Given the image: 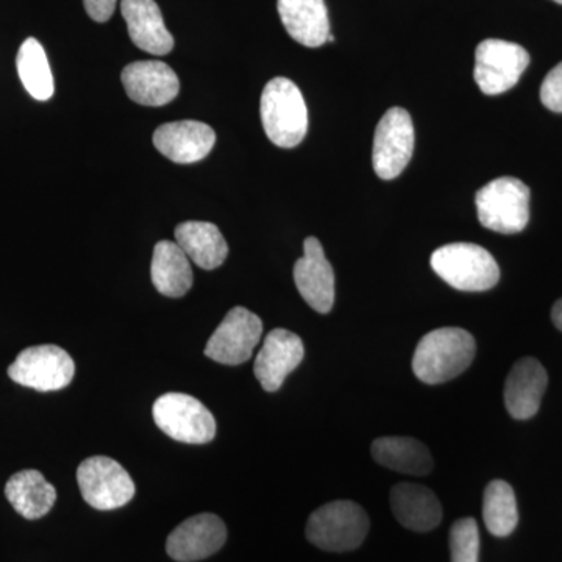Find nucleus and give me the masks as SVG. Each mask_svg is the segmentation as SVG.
Here are the masks:
<instances>
[{
    "label": "nucleus",
    "mask_w": 562,
    "mask_h": 562,
    "mask_svg": "<svg viewBox=\"0 0 562 562\" xmlns=\"http://www.w3.org/2000/svg\"><path fill=\"white\" fill-rule=\"evenodd\" d=\"M476 353L475 338L458 327L427 333L417 344L413 372L420 382L441 384L468 371Z\"/></svg>",
    "instance_id": "nucleus-1"
},
{
    "label": "nucleus",
    "mask_w": 562,
    "mask_h": 562,
    "mask_svg": "<svg viewBox=\"0 0 562 562\" xmlns=\"http://www.w3.org/2000/svg\"><path fill=\"white\" fill-rule=\"evenodd\" d=\"M261 122L266 135L281 149H292L308 132V109L297 85L276 77L261 94Z\"/></svg>",
    "instance_id": "nucleus-2"
},
{
    "label": "nucleus",
    "mask_w": 562,
    "mask_h": 562,
    "mask_svg": "<svg viewBox=\"0 0 562 562\" xmlns=\"http://www.w3.org/2000/svg\"><path fill=\"white\" fill-rule=\"evenodd\" d=\"M432 271L458 291L492 290L501 280V268L490 251L471 243H453L431 255Z\"/></svg>",
    "instance_id": "nucleus-3"
},
{
    "label": "nucleus",
    "mask_w": 562,
    "mask_h": 562,
    "mask_svg": "<svg viewBox=\"0 0 562 562\" xmlns=\"http://www.w3.org/2000/svg\"><path fill=\"white\" fill-rule=\"evenodd\" d=\"M371 528L368 513L358 503H325L310 516L306 539L325 552H350L364 542Z\"/></svg>",
    "instance_id": "nucleus-4"
},
{
    "label": "nucleus",
    "mask_w": 562,
    "mask_h": 562,
    "mask_svg": "<svg viewBox=\"0 0 562 562\" xmlns=\"http://www.w3.org/2000/svg\"><path fill=\"white\" fill-rule=\"evenodd\" d=\"M476 213L483 227L502 235L525 231L530 221V188L516 177H501L476 192Z\"/></svg>",
    "instance_id": "nucleus-5"
},
{
    "label": "nucleus",
    "mask_w": 562,
    "mask_h": 562,
    "mask_svg": "<svg viewBox=\"0 0 562 562\" xmlns=\"http://www.w3.org/2000/svg\"><path fill=\"white\" fill-rule=\"evenodd\" d=\"M157 427L173 441L209 443L216 436V419L205 405L183 392H168L154 403Z\"/></svg>",
    "instance_id": "nucleus-6"
},
{
    "label": "nucleus",
    "mask_w": 562,
    "mask_h": 562,
    "mask_svg": "<svg viewBox=\"0 0 562 562\" xmlns=\"http://www.w3.org/2000/svg\"><path fill=\"white\" fill-rule=\"evenodd\" d=\"M85 502L99 512L122 508L135 497L136 486L120 462L106 457H92L77 469Z\"/></svg>",
    "instance_id": "nucleus-7"
},
{
    "label": "nucleus",
    "mask_w": 562,
    "mask_h": 562,
    "mask_svg": "<svg viewBox=\"0 0 562 562\" xmlns=\"http://www.w3.org/2000/svg\"><path fill=\"white\" fill-rule=\"evenodd\" d=\"M10 379L41 392L60 391L76 375V362L61 347L35 346L22 350L9 368Z\"/></svg>",
    "instance_id": "nucleus-8"
},
{
    "label": "nucleus",
    "mask_w": 562,
    "mask_h": 562,
    "mask_svg": "<svg viewBox=\"0 0 562 562\" xmlns=\"http://www.w3.org/2000/svg\"><path fill=\"white\" fill-rule=\"evenodd\" d=\"M528 65L530 55L519 44L486 40L476 47L473 77L484 94L498 95L516 87Z\"/></svg>",
    "instance_id": "nucleus-9"
},
{
    "label": "nucleus",
    "mask_w": 562,
    "mask_h": 562,
    "mask_svg": "<svg viewBox=\"0 0 562 562\" xmlns=\"http://www.w3.org/2000/svg\"><path fill=\"white\" fill-rule=\"evenodd\" d=\"M413 151L414 125L408 111L398 106L387 110L373 136V171L380 179H395L405 171Z\"/></svg>",
    "instance_id": "nucleus-10"
},
{
    "label": "nucleus",
    "mask_w": 562,
    "mask_h": 562,
    "mask_svg": "<svg viewBox=\"0 0 562 562\" xmlns=\"http://www.w3.org/2000/svg\"><path fill=\"white\" fill-rule=\"evenodd\" d=\"M262 322L243 306L231 310L205 346L211 360L225 366H239L250 360L261 341Z\"/></svg>",
    "instance_id": "nucleus-11"
},
{
    "label": "nucleus",
    "mask_w": 562,
    "mask_h": 562,
    "mask_svg": "<svg viewBox=\"0 0 562 562\" xmlns=\"http://www.w3.org/2000/svg\"><path fill=\"white\" fill-rule=\"evenodd\" d=\"M225 541L227 527L221 517L203 513L184 520L169 535L166 552L173 561H202L220 552Z\"/></svg>",
    "instance_id": "nucleus-12"
},
{
    "label": "nucleus",
    "mask_w": 562,
    "mask_h": 562,
    "mask_svg": "<svg viewBox=\"0 0 562 562\" xmlns=\"http://www.w3.org/2000/svg\"><path fill=\"white\" fill-rule=\"evenodd\" d=\"M294 281L303 301L314 312L328 314L335 305V272L319 239L310 236L303 243V257L294 266Z\"/></svg>",
    "instance_id": "nucleus-13"
},
{
    "label": "nucleus",
    "mask_w": 562,
    "mask_h": 562,
    "mask_svg": "<svg viewBox=\"0 0 562 562\" xmlns=\"http://www.w3.org/2000/svg\"><path fill=\"white\" fill-rule=\"evenodd\" d=\"M305 347L295 333L276 328L266 336L255 360L254 372L262 390L277 392L286 376L301 366Z\"/></svg>",
    "instance_id": "nucleus-14"
},
{
    "label": "nucleus",
    "mask_w": 562,
    "mask_h": 562,
    "mask_svg": "<svg viewBox=\"0 0 562 562\" xmlns=\"http://www.w3.org/2000/svg\"><path fill=\"white\" fill-rule=\"evenodd\" d=\"M122 85L133 102L144 106H162L179 95L180 80L171 66L149 60L125 66Z\"/></svg>",
    "instance_id": "nucleus-15"
},
{
    "label": "nucleus",
    "mask_w": 562,
    "mask_h": 562,
    "mask_svg": "<svg viewBox=\"0 0 562 562\" xmlns=\"http://www.w3.org/2000/svg\"><path fill=\"white\" fill-rule=\"evenodd\" d=\"M216 143V133L205 122L177 121L162 124L154 133V146L179 165L203 160Z\"/></svg>",
    "instance_id": "nucleus-16"
},
{
    "label": "nucleus",
    "mask_w": 562,
    "mask_h": 562,
    "mask_svg": "<svg viewBox=\"0 0 562 562\" xmlns=\"http://www.w3.org/2000/svg\"><path fill=\"white\" fill-rule=\"evenodd\" d=\"M549 375L535 358H522L513 366L505 382V405L517 420L531 419L541 408Z\"/></svg>",
    "instance_id": "nucleus-17"
},
{
    "label": "nucleus",
    "mask_w": 562,
    "mask_h": 562,
    "mask_svg": "<svg viewBox=\"0 0 562 562\" xmlns=\"http://www.w3.org/2000/svg\"><path fill=\"white\" fill-rule=\"evenodd\" d=\"M122 18L136 47L151 55H168L173 36L166 29L160 7L155 0H122Z\"/></svg>",
    "instance_id": "nucleus-18"
},
{
    "label": "nucleus",
    "mask_w": 562,
    "mask_h": 562,
    "mask_svg": "<svg viewBox=\"0 0 562 562\" xmlns=\"http://www.w3.org/2000/svg\"><path fill=\"white\" fill-rule=\"evenodd\" d=\"M391 508L395 519L417 532L435 530L442 520L441 502L430 487L414 483H398L392 487Z\"/></svg>",
    "instance_id": "nucleus-19"
},
{
    "label": "nucleus",
    "mask_w": 562,
    "mask_h": 562,
    "mask_svg": "<svg viewBox=\"0 0 562 562\" xmlns=\"http://www.w3.org/2000/svg\"><path fill=\"white\" fill-rule=\"evenodd\" d=\"M277 9L292 40L312 49L327 43L330 21L324 0H279Z\"/></svg>",
    "instance_id": "nucleus-20"
},
{
    "label": "nucleus",
    "mask_w": 562,
    "mask_h": 562,
    "mask_svg": "<svg viewBox=\"0 0 562 562\" xmlns=\"http://www.w3.org/2000/svg\"><path fill=\"white\" fill-rule=\"evenodd\" d=\"M176 243L192 262L205 271H213L227 260L228 244L211 222H181L176 228Z\"/></svg>",
    "instance_id": "nucleus-21"
},
{
    "label": "nucleus",
    "mask_w": 562,
    "mask_h": 562,
    "mask_svg": "<svg viewBox=\"0 0 562 562\" xmlns=\"http://www.w3.org/2000/svg\"><path fill=\"white\" fill-rule=\"evenodd\" d=\"M150 277L155 290L171 299L183 297L194 281L190 258L173 241H160L155 246Z\"/></svg>",
    "instance_id": "nucleus-22"
},
{
    "label": "nucleus",
    "mask_w": 562,
    "mask_h": 562,
    "mask_svg": "<svg viewBox=\"0 0 562 562\" xmlns=\"http://www.w3.org/2000/svg\"><path fill=\"white\" fill-rule=\"evenodd\" d=\"M373 460L391 471L408 475H428L432 471V457L428 447L408 436H384L371 446Z\"/></svg>",
    "instance_id": "nucleus-23"
},
{
    "label": "nucleus",
    "mask_w": 562,
    "mask_h": 562,
    "mask_svg": "<svg viewBox=\"0 0 562 562\" xmlns=\"http://www.w3.org/2000/svg\"><path fill=\"white\" fill-rule=\"evenodd\" d=\"M5 495L16 513L29 520L46 516L57 501V491L38 471L14 473L7 483Z\"/></svg>",
    "instance_id": "nucleus-24"
},
{
    "label": "nucleus",
    "mask_w": 562,
    "mask_h": 562,
    "mask_svg": "<svg viewBox=\"0 0 562 562\" xmlns=\"http://www.w3.org/2000/svg\"><path fill=\"white\" fill-rule=\"evenodd\" d=\"M18 74L25 90L36 101H49L55 85L49 60L38 40L29 38L22 43L16 58Z\"/></svg>",
    "instance_id": "nucleus-25"
},
{
    "label": "nucleus",
    "mask_w": 562,
    "mask_h": 562,
    "mask_svg": "<svg viewBox=\"0 0 562 562\" xmlns=\"http://www.w3.org/2000/svg\"><path fill=\"white\" fill-rule=\"evenodd\" d=\"M483 519L491 535L506 538L519 524L516 494L503 480H494L484 490Z\"/></svg>",
    "instance_id": "nucleus-26"
},
{
    "label": "nucleus",
    "mask_w": 562,
    "mask_h": 562,
    "mask_svg": "<svg viewBox=\"0 0 562 562\" xmlns=\"http://www.w3.org/2000/svg\"><path fill=\"white\" fill-rule=\"evenodd\" d=\"M449 543L452 562H479L480 531L475 519L457 520L450 528Z\"/></svg>",
    "instance_id": "nucleus-27"
},
{
    "label": "nucleus",
    "mask_w": 562,
    "mask_h": 562,
    "mask_svg": "<svg viewBox=\"0 0 562 562\" xmlns=\"http://www.w3.org/2000/svg\"><path fill=\"white\" fill-rule=\"evenodd\" d=\"M541 101L546 109L554 111V113H562V61L554 66L543 79Z\"/></svg>",
    "instance_id": "nucleus-28"
},
{
    "label": "nucleus",
    "mask_w": 562,
    "mask_h": 562,
    "mask_svg": "<svg viewBox=\"0 0 562 562\" xmlns=\"http://www.w3.org/2000/svg\"><path fill=\"white\" fill-rule=\"evenodd\" d=\"M117 0H83L88 16L95 22H106L116 10Z\"/></svg>",
    "instance_id": "nucleus-29"
},
{
    "label": "nucleus",
    "mask_w": 562,
    "mask_h": 562,
    "mask_svg": "<svg viewBox=\"0 0 562 562\" xmlns=\"http://www.w3.org/2000/svg\"><path fill=\"white\" fill-rule=\"evenodd\" d=\"M552 321L557 325L558 330L562 331V299L554 303L552 308Z\"/></svg>",
    "instance_id": "nucleus-30"
},
{
    "label": "nucleus",
    "mask_w": 562,
    "mask_h": 562,
    "mask_svg": "<svg viewBox=\"0 0 562 562\" xmlns=\"http://www.w3.org/2000/svg\"><path fill=\"white\" fill-rule=\"evenodd\" d=\"M553 2L560 3V5H562V0H553Z\"/></svg>",
    "instance_id": "nucleus-31"
}]
</instances>
